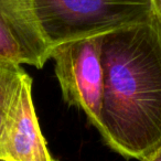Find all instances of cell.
<instances>
[{
    "mask_svg": "<svg viewBox=\"0 0 161 161\" xmlns=\"http://www.w3.org/2000/svg\"><path fill=\"white\" fill-rule=\"evenodd\" d=\"M99 132L127 159L161 147V28L151 18L103 36Z\"/></svg>",
    "mask_w": 161,
    "mask_h": 161,
    "instance_id": "obj_1",
    "label": "cell"
},
{
    "mask_svg": "<svg viewBox=\"0 0 161 161\" xmlns=\"http://www.w3.org/2000/svg\"><path fill=\"white\" fill-rule=\"evenodd\" d=\"M39 25L52 47L147 21L150 0H34Z\"/></svg>",
    "mask_w": 161,
    "mask_h": 161,
    "instance_id": "obj_2",
    "label": "cell"
},
{
    "mask_svg": "<svg viewBox=\"0 0 161 161\" xmlns=\"http://www.w3.org/2000/svg\"><path fill=\"white\" fill-rule=\"evenodd\" d=\"M103 36L64 42L52 47L50 58L55 62V75L65 102L83 110L98 129L103 103Z\"/></svg>",
    "mask_w": 161,
    "mask_h": 161,
    "instance_id": "obj_3",
    "label": "cell"
},
{
    "mask_svg": "<svg viewBox=\"0 0 161 161\" xmlns=\"http://www.w3.org/2000/svg\"><path fill=\"white\" fill-rule=\"evenodd\" d=\"M0 158L9 161H56L47 149L32 98V78L23 74L0 126Z\"/></svg>",
    "mask_w": 161,
    "mask_h": 161,
    "instance_id": "obj_4",
    "label": "cell"
},
{
    "mask_svg": "<svg viewBox=\"0 0 161 161\" xmlns=\"http://www.w3.org/2000/svg\"><path fill=\"white\" fill-rule=\"evenodd\" d=\"M0 16L19 39L29 65L41 69L50 58V49L39 25L34 0H0Z\"/></svg>",
    "mask_w": 161,
    "mask_h": 161,
    "instance_id": "obj_5",
    "label": "cell"
},
{
    "mask_svg": "<svg viewBox=\"0 0 161 161\" xmlns=\"http://www.w3.org/2000/svg\"><path fill=\"white\" fill-rule=\"evenodd\" d=\"M20 65L12 61L0 60V126L14 101L21 78L25 73Z\"/></svg>",
    "mask_w": 161,
    "mask_h": 161,
    "instance_id": "obj_6",
    "label": "cell"
},
{
    "mask_svg": "<svg viewBox=\"0 0 161 161\" xmlns=\"http://www.w3.org/2000/svg\"><path fill=\"white\" fill-rule=\"evenodd\" d=\"M0 60L29 64L27 54L14 30L0 16Z\"/></svg>",
    "mask_w": 161,
    "mask_h": 161,
    "instance_id": "obj_7",
    "label": "cell"
},
{
    "mask_svg": "<svg viewBox=\"0 0 161 161\" xmlns=\"http://www.w3.org/2000/svg\"><path fill=\"white\" fill-rule=\"evenodd\" d=\"M152 8V18L161 28V0H150Z\"/></svg>",
    "mask_w": 161,
    "mask_h": 161,
    "instance_id": "obj_8",
    "label": "cell"
},
{
    "mask_svg": "<svg viewBox=\"0 0 161 161\" xmlns=\"http://www.w3.org/2000/svg\"><path fill=\"white\" fill-rule=\"evenodd\" d=\"M142 161H161V147L158 150H156L153 153L143 159Z\"/></svg>",
    "mask_w": 161,
    "mask_h": 161,
    "instance_id": "obj_9",
    "label": "cell"
},
{
    "mask_svg": "<svg viewBox=\"0 0 161 161\" xmlns=\"http://www.w3.org/2000/svg\"><path fill=\"white\" fill-rule=\"evenodd\" d=\"M0 161H9V160H7V159H3V158H0Z\"/></svg>",
    "mask_w": 161,
    "mask_h": 161,
    "instance_id": "obj_10",
    "label": "cell"
}]
</instances>
